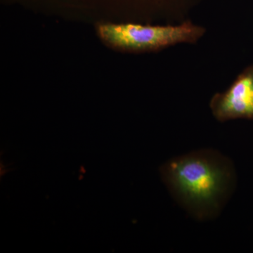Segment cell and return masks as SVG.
<instances>
[{
  "instance_id": "6da1fadb",
  "label": "cell",
  "mask_w": 253,
  "mask_h": 253,
  "mask_svg": "<svg viewBox=\"0 0 253 253\" xmlns=\"http://www.w3.org/2000/svg\"><path fill=\"white\" fill-rule=\"evenodd\" d=\"M161 174L174 201L199 221L217 218L237 184L233 161L212 149L176 156L163 165Z\"/></svg>"
},
{
  "instance_id": "7a4b0ae2",
  "label": "cell",
  "mask_w": 253,
  "mask_h": 253,
  "mask_svg": "<svg viewBox=\"0 0 253 253\" xmlns=\"http://www.w3.org/2000/svg\"><path fill=\"white\" fill-rule=\"evenodd\" d=\"M98 36L106 45L132 53L157 51L180 44H194L204 37L206 29L187 21L176 25L137 23H100Z\"/></svg>"
},
{
  "instance_id": "3957f363",
  "label": "cell",
  "mask_w": 253,
  "mask_h": 253,
  "mask_svg": "<svg viewBox=\"0 0 253 253\" xmlns=\"http://www.w3.org/2000/svg\"><path fill=\"white\" fill-rule=\"evenodd\" d=\"M210 109L219 122L253 120V65L245 68L225 91L213 95Z\"/></svg>"
}]
</instances>
